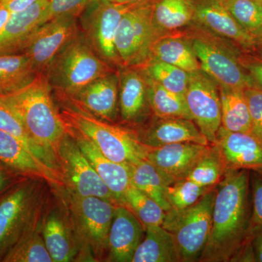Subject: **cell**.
<instances>
[{
	"instance_id": "14",
	"label": "cell",
	"mask_w": 262,
	"mask_h": 262,
	"mask_svg": "<svg viewBox=\"0 0 262 262\" xmlns=\"http://www.w3.org/2000/svg\"><path fill=\"white\" fill-rule=\"evenodd\" d=\"M210 147L211 144L186 142L150 148L146 160L158 169L169 184L187 179Z\"/></svg>"
},
{
	"instance_id": "41",
	"label": "cell",
	"mask_w": 262,
	"mask_h": 262,
	"mask_svg": "<svg viewBox=\"0 0 262 262\" xmlns=\"http://www.w3.org/2000/svg\"><path fill=\"white\" fill-rule=\"evenodd\" d=\"M96 0H50L51 18L72 15L79 18L84 10Z\"/></svg>"
},
{
	"instance_id": "18",
	"label": "cell",
	"mask_w": 262,
	"mask_h": 262,
	"mask_svg": "<svg viewBox=\"0 0 262 262\" xmlns=\"http://www.w3.org/2000/svg\"><path fill=\"white\" fill-rule=\"evenodd\" d=\"M66 126L67 133L75 139L118 205L125 206V193L130 186V166L108 159L85 136Z\"/></svg>"
},
{
	"instance_id": "31",
	"label": "cell",
	"mask_w": 262,
	"mask_h": 262,
	"mask_svg": "<svg viewBox=\"0 0 262 262\" xmlns=\"http://www.w3.org/2000/svg\"><path fill=\"white\" fill-rule=\"evenodd\" d=\"M146 77L150 108L157 118H184L192 120L184 96L170 92L149 76L146 75Z\"/></svg>"
},
{
	"instance_id": "29",
	"label": "cell",
	"mask_w": 262,
	"mask_h": 262,
	"mask_svg": "<svg viewBox=\"0 0 262 262\" xmlns=\"http://www.w3.org/2000/svg\"><path fill=\"white\" fill-rule=\"evenodd\" d=\"M219 89L222 111L221 127L230 132L251 134V115L244 90Z\"/></svg>"
},
{
	"instance_id": "27",
	"label": "cell",
	"mask_w": 262,
	"mask_h": 262,
	"mask_svg": "<svg viewBox=\"0 0 262 262\" xmlns=\"http://www.w3.org/2000/svg\"><path fill=\"white\" fill-rule=\"evenodd\" d=\"M192 0H155L153 1L151 20L159 37L163 33L183 28L194 20Z\"/></svg>"
},
{
	"instance_id": "3",
	"label": "cell",
	"mask_w": 262,
	"mask_h": 262,
	"mask_svg": "<svg viewBox=\"0 0 262 262\" xmlns=\"http://www.w3.org/2000/svg\"><path fill=\"white\" fill-rule=\"evenodd\" d=\"M59 101L66 125L85 136L108 159L129 166L146 160L150 147L136 131L101 120L67 100Z\"/></svg>"
},
{
	"instance_id": "11",
	"label": "cell",
	"mask_w": 262,
	"mask_h": 262,
	"mask_svg": "<svg viewBox=\"0 0 262 262\" xmlns=\"http://www.w3.org/2000/svg\"><path fill=\"white\" fill-rule=\"evenodd\" d=\"M79 18L63 15L51 18L42 24L24 48L38 74H45L57 56L80 34Z\"/></svg>"
},
{
	"instance_id": "7",
	"label": "cell",
	"mask_w": 262,
	"mask_h": 262,
	"mask_svg": "<svg viewBox=\"0 0 262 262\" xmlns=\"http://www.w3.org/2000/svg\"><path fill=\"white\" fill-rule=\"evenodd\" d=\"M39 180L22 182L0 202V259L40 221L43 196Z\"/></svg>"
},
{
	"instance_id": "48",
	"label": "cell",
	"mask_w": 262,
	"mask_h": 262,
	"mask_svg": "<svg viewBox=\"0 0 262 262\" xmlns=\"http://www.w3.org/2000/svg\"><path fill=\"white\" fill-rule=\"evenodd\" d=\"M108 1H111V0H108Z\"/></svg>"
},
{
	"instance_id": "44",
	"label": "cell",
	"mask_w": 262,
	"mask_h": 262,
	"mask_svg": "<svg viewBox=\"0 0 262 262\" xmlns=\"http://www.w3.org/2000/svg\"><path fill=\"white\" fill-rule=\"evenodd\" d=\"M13 175H20V174L17 173L14 170L0 163V193L3 192L5 189L9 187Z\"/></svg>"
},
{
	"instance_id": "20",
	"label": "cell",
	"mask_w": 262,
	"mask_h": 262,
	"mask_svg": "<svg viewBox=\"0 0 262 262\" xmlns=\"http://www.w3.org/2000/svg\"><path fill=\"white\" fill-rule=\"evenodd\" d=\"M145 229L125 206H117L108 235V261L131 262Z\"/></svg>"
},
{
	"instance_id": "22",
	"label": "cell",
	"mask_w": 262,
	"mask_h": 262,
	"mask_svg": "<svg viewBox=\"0 0 262 262\" xmlns=\"http://www.w3.org/2000/svg\"><path fill=\"white\" fill-rule=\"evenodd\" d=\"M46 247L53 262L73 261L80 253V245L72 222L63 212L53 209L40 223Z\"/></svg>"
},
{
	"instance_id": "12",
	"label": "cell",
	"mask_w": 262,
	"mask_h": 262,
	"mask_svg": "<svg viewBox=\"0 0 262 262\" xmlns=\"http://www.w3.org/2000/svg\"><path fill=\"white\" fill-rule=\"evenodd\" d=\"M184 97L192 121L209 144H215L222 122L218 84L202 70L192 72Z\"/></svg>"
},
{
	"instance_id": "13",
	"label": "cell",
	"mask_w": 262,
	"mask_h": 262,
	"mask_svg": "<svg viewBox=\"0 0 262 262\" xmlns=\"http://www.w3.org/2000/svg\"><path fill=\"white\" fill-rule=\"evenodd\" d=\"M191 45L201 70L215 81L219 88L244 90L255 84L241 64L239 55L201 38H194Z\"/></svg>"
},
{
	"instance_id": "47",
	"label": "cell",
	"mask_w": 262,
	"mask_h": 262,
	"mask_svg": "<svg viewBox=\"0 0 262 262\" xmlns=\"http://www.w3.org/2000/svg\"><path fill=\"white\" fill-rule=\"evenodd\" d=\"M256 41V50H259L262 54V30L254 37Z\"/></svg>"
},
{
	"instance_id": "24",
	"label": "cell",
	"mask_w": 262,
	"mask_h": 262,
	"mask_svg": "<svg viewBox=\"0 0 262 262\" xmlns=\"http://www.w3.org/2000/svg\"><path fill=\"white\" fill-rule=\"evenodd\" d=\"M139 138L144 145L150 148L186 142L210 144L196 124L184 118H157L139 134Z\"/></svg>"
},
{
	"instance_id": "8",
	"label": "cell",
	"mask_w": 262,
	"mask_h": 262,
	"mask_svg": "<svg viewBox=\"0 0 262 262\" xmlns=\"http://www.w3.org/2000/svg\"><path fill=\"white\" fill-rule=\"evenodd\" d=\"M153 1L134 5L122 16L115 42L122 67L141 68L151 58V48L160 38L151 20Z\"/></svg>"
},
{
	"instance_id": "33",
	"label": "cell",
	"mask_w": 262,
	"mask_h": 262,
	"mask_svg": "<svg viewBox=\"0 0 262 262\" xmlns=\"http://www.w3.org/2000/svg\"><path fill=\"white\" fill-rule=\"evenodd\" d=\"M39 221L7 253L3 261L53 262L43 241Z\"/></svg>"
},
{
	"instance_id": "17",
	"label": "cell",
	"mask_w": 262,
	"mask_h": 262,
	"mask_svg": "<svg viewBox=\"0 0 262 262\" xmlns=\"http://www.w3.org/2000/svg\"><path fill=\"white\" fill-rule=\"evenodd\" d=\"M194 10V20L208 30L233 41L245 51H256L254 38L234 20L222 0H198Z\"/></svg>"
},
{
	"instance_id": "4",
	"label": "cell",
	"mask_w": 262,
	"mask_h": 262,
	"mask_svg": "<svg viewBox=\"0 0 262 262\" xmlns=\"http://www.w3.org/2000/svg\"><path fill=\"white\" fill-rule=\"evenodd\" d=\"M115 72L99 58L82 32L57 56L46 76L58 97H70L93 81Z\"/></svg>"
},
{
	"instance_id": "6",
	"label": "cell",
	"mask_w": 262,
	"mask_h": 262,
	"mask_svg": "<svg viewBox=\"0 0 262 262\" xmlns=\"http://www.w3.org/2000/svg\"><path fill=\"white\" fill-rule=\"evenodd\" d=\"M215 187L195 204L165 213L162 227L173 235L181 261H199L211 232Z\"/></svg>"
},
{
	"instance_id": "19",
	"label": "cell",
	"mask_w": 262,
	"mask_h": 262,
	"mask_svg": "<svg viewBox=\"0 0 262 262\" xmlns=\"http://www.w3.org/2000/svg\"><path fill=\"white\" fill-rule=\"evenodd\" d=\"M119 77V110L124 121L140 123L149 115L150 105L146 77L140 68L120 67Z\"/></svg>"
},
{
	"instance_id": "45",
	"label": "cell",
	"mask_w": 262,
	"mask_h": 262,
	"mask_svg": "<svg viewBox=\"0 0 262 262\" xmlns=\"http://www.w3.org/2000/svg\"><path fill=\"white\" fill-rule=\"evenodd\" d=\"M253 261L262 262V229L253 236L251 239Z\"/></svg>"
},
{
	"instance_id": "35",
	"label": "cell",
	"mask_w": 262,
	"mask_h": 262,
	"mask_svg": "<svg viewBox=\"0 0 262 262\" xmlns=\"http://www.w3.org/2000/svg\"><path fill=\"white\" fill-rule=\"evenodd\" d=\"M227 173L220 147L211 144L206 155L192 169L187 179L202 187H215Z\"/></svg>"
},
{
	"instance_id": "26",
	"label": "cell",
	"mask_w": 262,
	"mask_h": 262,
	"mask_svg": "<svg viewBox=\"0 0 262 262\" xmlns=\"http://www.w3.org/2000/svg\"><path fill=\"white\" fill-rule=\"evenodd\" d=\"M0 130L10 134L20 141L29 152L48 168L61 176V170L56 157L39 142L24 126L19 117L0 100Z\"/></svg>"
},
{
	"instance_id": "21",
	"label": "cell",
	"mask_w": 262,
	"mask_h": 262,
	"mask_svg": "<svg viewBox=\"0 0 262 262\" xmlns=\"http://www.w3.org/2000/svg\"><path fill=\"white\" fill-rule=\"evenodd\" d=\"M215 144L229 170H262V143L251 134L230 132L220 127Z\"/></svg>"
},
{
	"instance_id": "32",
	"label": "cell",
	"mask_w": 262,
	"mask_h": 262,
	"mask_svg": "<svg viewBox=\"0 0 262 262\" xmlns=\"http://www.w3.org/2000/svg\"><path fill=\"white\" fill-rule=\"evenodd\" d=\"M130 185L152 198L165 212L171 209L165 196V187L168 184L158 169L147 160L131 165Z\"/></svg>"
},
{
	"instance_id": "2",
	"label": "cell",
	"mask_w": 262,
	"mask_h": 262,
	"mask_svg": "<svg viewBox=\"0 0 262 262\" xmlns=\"http://www.w3.org/2000/svg\"><path fill=\"white\" fill-rule=\"evenodd\" d=\"M0 100L19 117L31 135L57 159L67 134V126L52 98L47 76L38 74L28 85L13 94L0 96Z\"/></svg>"
},
{
	"instance_id": "25",
	"label": "cell",
	"mask_w": 262,
	"mask_h": 262,
	"mask_svg": "<svg viewBox=\"0 0 262 262\" xmlns=\"http://www.w3.org/2000/svg\"><path fill=\"white\" fill-rule=\"evenodd\" d=\"M145 232L131 262L181 261L178 247L170 232L162 226L146 227Z\"/></svg>"
},
{
	"instance_id": "30",
	"label": "cell",
	"mask_w": 262,
	"mask_h": 262,
	"mask_svg": "<svg viewBox=\"0 0 262 262\" xmlns=\"http://www.w3.org/2000/svg\"><path fill=\"white\" fill-rule=\"evenodd\" d=\"M151 58L175 66L189 73L201 70L191 42L181 37L159 38L151 48Z\"/></svg>"
},
{
	"instance_id": "1",
	"label": "cell",
	"mask_w": 262,
	"mask_h": 262,
	"mask_svg": "<svg viewBox=\"0 0 262 262\" xmlns=\"http://www.w3.org/2000/svg\"><path fill=\"white\" fill-rule=\"evenodd\" d=\"M211 232L199 261L241 259L250 241L251 215L250 170H229L215 186Z\"/></svg>"
},
{
	"instance_id": "49",
	"label": "cell",
	"mask_w": 262,
	"mask_h": 262,
	"mask_svg": "<svg viewBox=\"0 0 262 262\" xmlns=\"http://www.w3.org/2000/svg\"><path fill=\"white\" fill-rule=\"evenodd\" d=\"M261 2H262V0H261Z\"/></svg>"
},
{
	"instance_id": "5",
	"label": "cell",
	"mask_w": 262,
	"mask_h": 262,
	"mask_svg": "<svg viewBox=\"0 0 262 262\" xmlns=\"http://www.w3.org/2000/svg\"><path fill=\"white\" fill-rule=\"evenodd\" d=\"M72 224L80 251L87 253V261H99L107 251L108 235L118 205L98 196L68 193Z\"/></svg>"
},
{
	"instance_id": "34",
	"label": "cell",
	"mask_w": 262,
	"mask_h": 262,
	"mask_svg": "<svg viewBox=\"0 0 262 262\" xmlns=\"http://www.w3.org/2000/svg\"><path fill=\"white\" fill-rule=\"evenodd\" d=\"M146 75L174 94L185 96L190 73L165 62L151 58L144 67Z\"/></svg>"
},
{
	"instance_id": "15",
	"label": "cell",
	"mask_w": 262,
	"mask_h": 262,
	"mask_svg": "<svg viewBox=\"0 0 262 262\" xmlns=\"http://www.w3.org/2000/svg\"><path fill=\"white\" fill-rule=\"evenodd\" d=\"M75 103L94 116L114 123L119 110L117 71L96 79L70 97H58Z\"/></svg>"
},
{
	"instance_id": "28",
	"label": "cell",
	"mask_w": 262,
	"mask_h": 262,
	"mask_svg": "<svg viewBox=\"0 0 262 262\" xmlns=\"http://www.w3.org/2000/svg\"><path fill=\"white\" fill-rule=\"evenodd\" d=\"M37 75L32 62L24 53L0 55V96L20 91Z\"/></svg>"
},
{
	"instance_id": "9",
	"label": "cell",
	"mask_w": 262,
	"mask_h": 262,
	"mask_svg": "<svg viewBox=\"0 0 262 262\" xmlns=\"http://www.w3.org/2000/svg\"><path fill=\"white\" fill-rule=\"evenodd\" d=\"M134 5L96 0L79 17L81 32L90 46L113 68L122 67L115 48L117 29L123 15Z\"/></svg>"
},
{
	"instance_id": "23",
	"label": "cell",
	"mask_w": 262,
	"mask_h": 262,
	"mask_svg": "<svg viewBox=\"0 0 262 262\" xmlns=\"http://www.w3.org/2000/svg\"><path fill=\"white\" fill-rule=\"evenodd\" d=\"M0 163L20 175L42 179L58 187L63 186L61 176L41 163L15 138L1 130Z\"/></svg>"
},
{
	"instance_id": "10",
	"label": "cell",
	"mask_w": 262,
	"mask_h": 262,
	"mask_svg": "<svg viewBox=\"0 0 262 262\" xmlns=\"http://www.w3.org/2000/svg\"><path fill=\"white\" fill-rule=\"evenodd\" d=\"M57 160L63 186H67L69 192L82 196H98L118 205L113 193L68 133L62 141Z\"/></svg>"
},
{
	"instance_id": "36",
	"label": "cell",
	"mask_w": 262,
	"mask_h": 262,
	"mask_svg": "<svg viewBox=\"0 0 262 262\" xmlns=\"http://www.w3.org/2000/svg\"><path fill=\"white\" fill-rule=\"evenodd\" d=\"M125 206L134 213L144 229L163 225L166 212L152 198L132 185L125 193Z\"/></svg>"
},
{
	"instance_id": "40",
	"label": "cell",
	"mask_w": 262,
	"mask_h": 262,
	"mask_svg": "<svg viewBox=\"0 0 262 262\" xmlns=\"http://www.w3.org/2000/svg\"><path fill=\"white\" fill-rule=\"evenodd\" d=\"M244 94L251 115V134L262 143V91L254 84L244 89Z\"/></svg>"
},
{
	"instance_id": "46",
	"label": "cell",
	"mask_w": 262,
	"mask_h": 262,
	"mask_svg": "<svg viewBox=\"0 0 262 262\" xmlns=\"http://www.w3.org/2000/svg\"><path fill=\"white\" fill-rule=\"evenodd\" d=\"M149 0H111L113 3H119L123 5H136L140 3H145Z\"/></svg>"
},
{
	"instance_id": "16",
	"label": "cell",
	"mask_w": 262,
	"mask_h": 262,
	"mask_svg": "<svg viewBox=\"0 0 262 262\" xmlns=\"http://www.w3.org/2000/svg\"><path fill=\"white\" fill-rule=\"evenodd\" d=\"M51 19L50 0H39L27 9L11 13L0 34V55L21 53L36 31Z\"/></svg>"
},
{
	"instance_id": "43",
	"label": "cell",
	"mask_w": 262,
	"mask_h": 262,
	"mask_svg": "<svg viewBox=\"0 0 262 262\" xmlns=\"http://www.w3.org/2000/svg\"><path fill=\"white\" fill-rule=\"evenodd\" d=\"M39 0H0V3L10 12L18 13L28 8Z\"/></svg>"
},
{
	"instance_id": "38",
	"label": "cell",
	"mask_w": 262,
	"mask_h": 262,
	"mask_svg": "<svg viewBox=\"0 0 262 262\" xmlns=\"http://www.w3.org/2000/svg\"><path fill=\"white\" fill-rule=\"evenodd\" d=\"M213 188L202 187L187 178L168 184L165 196L171 209L182 210L195 204Z\"/></svg>"
},
{
	"instance_id": "37",
	"label": "cell",
	"mask_w": 262,
	"mask_h": 262,
	"mask_svg": "<svg viewBox=\"0 0 262 262\" xmlns=\"http://www.w3.org/2000/svg\"><path fill=\"white\" fill-rule=\"evenodd\" d=\"M222 1L234 20L253 38L261 32L262 30L261 0H222Z\"/></svg>"
},
{
	"instance_id": "39",
	"label": "cell",
	"mask_w": 262,
	"mask_h": 262,
	"mask_svg": "<svg viewBox=\"0 0 262 262\" xmlns=\"http://www.w3.org/2000/svg\"><path fill=\"white\" fill-rule=\"evenodd\" d=\"M251 215L248 231V241L262 229V170H250Z\"/></svg>"
},
{
	"instance_id": "42",
	"label": "cell",
	"mask_w": 262,
	"mask_h": 262,
	"mask_svg": "<svg viewBox=\"0 0 262 262\" xmlns=\"http://www.w3.org/2000/svg\"><path fill=\"white\" fill-rule=\"evenodd\" d=\"M241 64L252 77L255 84L262 91V54L253 56L246 53L239 55Z\"/></svg>"
}]
</instances>
